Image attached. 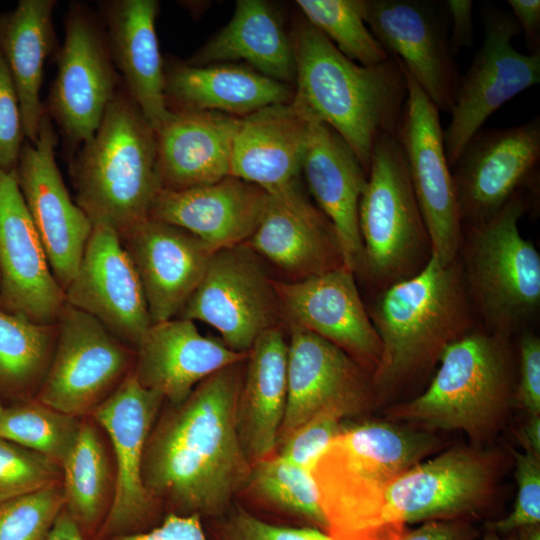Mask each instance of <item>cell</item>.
<instances>
[{
  "instance_id": "obj_1",
  "label": "cell",
  "mask_w": 540,
  "mask_h": 540,
  "mask_svg": "<svg viewBox=\"0 0 540 540\" xmlns=\"http://www.w3.org/2000/svg\"><path fill=\"white\" fill-rule=\"evenodd\" d=\"M245 361L215 372L158 415L146 442L142 479L168 512L214 520L244 491L251 462L238 434L237 402Z\"/></svg>"
},
{
  "instance_id": "obj_2",
  "label": "cell",
  "mask_w": 540,
  "mask_h": 540,
  "mask_svg": "<svg viewBox=\"0 0 540 540\" xmlns=\"http://www.w3.org/2000/svg\"><path fill=\"white\" fill-rule=\"evenodd\" d=\"M295 60L293 101L310 117L331 127L368 173L374 147L397 135L407 98V81L393 55L362 66L343 55L304 17L290 35Z\"/></svg>"
},
{
  "instance_id": "obj_3",
  "label": "cell",
  "mask_w": 540,
  "mask_h": 540,
  "mask_svg": "<svg viewBox=\"0 0 540 540\" xmlns=\"http://www.w3.org/2000/svg\"><path fill=\"white\" fill-rule=\"evenodd\" d=\"M369 316L382 349L373 384L382 392L425 370L473 328L457 260L443 265L433 254L419 272L383 289Z\"/></svg>"
},
{
  "instance_id": "obj_4",
  "label": "cell",
  "mask_w": 540,
  "mask_h": 540,
  "mask_svg": "<svg viewBox=\"0 0 540 540\" xmlns=\"http://www.w3.org/2000/svg\"><path fill=\"white\" fill-rule=\"evenodd\" d=\"M76 203L92 224L119 236L149 218L162 189L155 130L125 91H117L73 165Z\"/></svg>"
},
{
  "instance_id": "obj_5",
  "label": "cell",
  "mask_w": 540,
  "mask_h": 540,
  "mask_svg": "<svg viewBox=\"0 0 540 540\" xmlns=\"http://www.w3.org/2000/svg\"><path fill=\"white\" fill-rule=\"evenodd\" d=\"M438 446L432 434L397 424L344 425L311 469L327 533L338 540H373L369 511L374 496Z\"/></svg>"
},
{
  "instance_id": "obj_6",
  "label": "cell",
  "mask_w": 540,
  "mask_h": 540,
  "mask_svg": "<svg viewBox=\"0 0 540 540\" xmlns=\"http://www.w3.org/2000/svg\"><path fill=\"white\" fill-rule=\"evenodd\" d=\"M506 338L472 329L448 344L429 387L394 407L392 416L428 427L461 430L476 439L487 435L501 419L510 393Z\"/></svg>"
},
{
  "instance_id": "obj_7",
  "label": "cell",
  "mask_w": 540,
  "mask_h": 540,
  "mask_svg": "<svg viewBox=\"0 0 540 540\" xmlns=\"http://www.w3.org/2000/svg\"><path fill=\"white\" fill-rule=\"evenodd\" d=\"M528 204L518 193L489 220L467 226L461 272L469 301L487 330L504 336L540 305V255L518 226Z\"/></svg>"
},
{
  "instance_id": "obj_8",
  "label": "cell",
  "mask_w": 540,
  "mask_h": 540,
  "mask_svg": "<svg viewBox=\"0 0 540 540\" xmlns=\"http://www.w3.org/2000/svg\"><path fill=\"white\" fill-rule=\"evenodd\" d=\"M362 263L359 272L381 291L419 272L431 242L397 135L376 143L359 203Z\"/></svg>"
},
{
  "instance_id": "obj_9",
  "label": "cell",
  "mask_w": 540,
  "mask_h": 540,
  "mask_svg": "<svg viewBox=\"0 0 540 540\" xmlns=\"http://www.w3.org/2000/svg\"><path fill=\"white\" fill-rule=\"evenodd\" d=\"M495 474L490 456L471 448H452L423 460L374 496L371 532L379 540H400L407 524L464 518L488 502Z\"/></svg>"
},
{
  "instance_id": "obj_10",
  "label": "cell",
  "mask_w": 540,
  "mask_h": 540,
  "mask_svg": "<svg viewBox=\"0 0 540 540\" xmlns=\"http://www.w3.org/2000/svg\"><path fill=\"white\" fill-rule=\"evenodd\" d=\"M163 402L160 394L142 386L131 371L90 412L109 437L115 463L113 499L96 540L149 530L165 516L142 479L146 442Z\"/></svg>"
},
{
  "instance_id": "obj_11",
  "label": "cell",
  "mask_w": 540,
  "mask_h": 540,
  "mask_svg": "<svg viewBox=\"0 0 540 540\" xmlns=\"http://www.w3.org/2000/svg\"><path fill=\"white\" fill-rule=\"evenodd\" d=\"M56 327L53 357L34 398L80 417L90 413L132 371L135 351L67 302Z\"/></svg>"
},
{
  "instance_id": "obj_12",
  "label": "cell",
  "mask_w": 540,
  "mask_h": 540,
  "mask_svg": "<svg viewBox=\"0 0 540 540\" xmlns=\"http://www.w3.org/2000/svg\"><path fill=\"white\" fill-rule=\"evenodd\" d=\"M483 24V44L460 77L451 121L443 133L450 168L496 110L540 82V53L525 54L514 47L520 28L512 14L487 7Z\"/></svg>"
},
{
  "instance_id": "obj_13",
  "label": "cell",
  "mask_w": 540,
  "mask_h": 540,
  "mask_svg": "<svg viewBox=\"0 0 540 540\" xmlns=\"http://www.w3.org/2000/svg\"><path fill=\"white\" fill-rule=\"evenodd\" d=\"M179 317L215 328L232 350L247 353L282 316L270 279L245 243L216 250Z\"/></svg>"
},
{
  "instance_id": "obj_14",
  "label": "cell",
  "mask_w": 540,
  "mask_h": 540,
  "mask_svg": "<svg viewBox=\"0 0 540 540\" xmlns=\"http://www.w3.org/2000/svg\"><path fill=\"white\" fill-rule=\"evenodd\" d=\"M402 67L408 93L397 138L405 153L410 181L428 231L432 254L441 264L447 265L457 260L463 225L445 153L440 111Z\"/></svg>"
},
{
  "instance_id": "obj_15",
  "label": "cell",
  "mask_w": 540,
  "mask_h": 540,
  "mask_svg": "<svg viewBox=\"0 0 540 540\" xmlns=\"http://www.w3.org/2000/svg\"><path fill=\"white\" fill-rule=\"evenodd\" d=\"M540 117L508 127L480 129L451 166L462 225L481 224L522 188L536 185Z\"/></svg>"
},
{
  "instance_id": "obj_16",
  "label": "cell",
  "mask_w": 540,
  "mask_h": 540,
  "mask_svg": "<svg viewBox=\"0 0 540 540\" xmlns=\"http://www.w3.org/2000/svg\"><path fill=\"white\" fill-rule=\"evenodd\" d=\"M57 140L45 112L36 141L23 143L15 174L52 273L65 291L77 272L93 224L65 186L55 158Z\"/></svg>"
},
{
  "instance_id": "obj_17",
  "label": "cell",
  "mask_w": 540,
  "mask_h": 540,
  "mask_svg": "<svg viewBox=\"0 0 540 540\" xmlns=\"http://www.w3.org/2000/svg\"><path fill=\"white\" fill-rule=\"evenodd\" d=\"M433 1L363 0L364 21L400 60L439 111L451 112L460 75L448 36V13Z\"/></svg>"
},
{
  "instance_id": "obj_18",
  "label": "cell",
  "mask_w": 540,
  "mask_h": 540,
  "mask_svg": "<svg viewBox=\"0 0 540 540\" xmlns=\"http://www.w3.org/2000/svg\"><path fill=\"white\" fill-rule=\"evenodd\" d=\"M49 97L50 118L75 144L98 129L117 90L116 69L105 33L80 5L70 8Z\"/></svg>"
},
{
  "instance_id": "obj_19",
  "label": "cell",
  "mask_w": 540,
  "mask_h": 540,
  "mask_svg": "<svg viewBox=\"0 0 540 540\" xmlns=\"http://www.w3.org/2000/svg\"><path fill=\"white\" fill-rule=\"evenodd\" d=\"M65 301L134 351L152 325L144 290L119 234L94 224Z\"/></svg>"
},
{
  "instance_id": "obj_20",
  "label": "cell",
  "mask_w": 540,
  "mask_h": 540,
  "mask_svg": "<svg viewBox=\"0 0 540 540\" xmlns=\"http://www.w3.org/2000/svg\"><path fill=\"white\" fill-rule=\"evenodd\" d=\"M289 325L287 404L277 445L321 413L347 418L363 411L369 401L362 367L352 357L318 335Z\"/></svg>"
},
{
  "instance_id": "obj_21",
  "label": "cell",
  "mask_w": 540,
  "mask_h": 540,
  "mask_svg": "<svg viewBox=\"0 0 540 540\" xmlns=\"http://www.w3.org/2000/svg\"><path fill=\"white\" fill-rule=\"evenodd\" d=\"M65 302L15 169H0V307L37 323L54 324Z\"/></svg>"
},
{
  "instance_id": "obj_22",
  "label": "cell",
  "mask_w": 540,
  "mask_h": 540,
  "mask_svg": "<svg viewBox=\"0 0 540 540\" xmlns=\"http://www.w3.org/2000/svg\"><path fill=\"white\" fill-rule=\"evenodd\" d=\"M272 285L289 324L331 342L374 372L381 342L352 271L340 267L300 281L272 280Z\"/></svg>"
},
{
  "instance_id": "obj_23",
  "label": "cell",
  "mask_w": 540,
  "mask_h": 540,
  "mask_svg": "<svg viewBox=\"0 0 540 540\" xmlns=\"http://www.w3.org/2000/svg\"><path fill=\"white\" fill-rule=\"evenodd\" d=\"M120 239L140 278L152 324L180 313L215 252L193 234L151 218Z\"/></svg>"
},
{
  "instance_id": "obj_24",
  "label": "cell",
  "mask_w": 540,
  "mask_h": 540,
  "mask_svg": "<svg viewBox=\"0 0 540 540\" xmlns=\"http://www.w3.org/2000/svg\"><path fill=\"white\" fill-rule=\"evenodd\" d=\"M245 244L293 281L344 267L333 226L306 197L299 180L267 193L260 223Z\"/></svg>"
},
{
  "instance_id": "obj_25",
  "label": "cell",
  "mask_w": 540,
  "mask_h": 540,
  "mask_svg": "<svg viewBox=\"0 0 540 540\" xmlns=\"http://www.w3.org/2000/svg\"><path fill=\"white\" fill-rule=\"evenodd\" d=\"M247 354L202 335L191 320L172 318L146 331L135 350L132 372L142 386L174 406L207 377L246 360Z\"/></svg>"
},
{
  "instance_id": "obj_26",
  "label": "cell",
  "mask_w": 540,
  "mask_h": 540,
  "mask_svg": "<svg viewBox=\"0 0 540 540\" xmlns=\"http://www.w3.org/2000/svg\"><path fill=\"white\" fill-rule=\"evenodd\" d=\"M267 201L262 188L233 176L186 188H162L149 218L181 228L219 250L245 243L258 227Z\"/></svg>"
},
{
  "instance_id": "obj_27",
  "label": "cell",
  "mask_w": 540,
  "mask_h": 540,
  "mask_svg": "<svg viewBox=\"0 0 540 540\" xmlns=\"http://www.w3.org/2000/svg\"><path fill=\"white\" fill-rule=\"evenodd\" d=\"M301 172L318 208L333 226L344 267L359 272L363 252L359 203L368 173L348 144L331 127L313 118Z\"/></svg>"
},
{
  "instance_id": "obj_28",
  "label": "cell",
  "mask_w": 540,
  "mask_h": 540,
  "mask_svg": "<svg viewBox=\"0 0 540 540\" xmlns=\"http://www.w3.org/2000/svg\"><path fill=\"white\" fill-rule=\"evenodd\" d=\"M310 117L292 100L240 118L231 152L230 176L273 193L298 181Z\"/></svg>"
},
{
  "instance_id": "obj_29",
  "label": "cell",
  "mask_w": 540,
  "mask_h": 540,
  "mask_svg": "<svg viewBox=\"0 0 540 540\" xmlns=\"http://www.w3.org/2000/svg\"><path fill=\"white\" fill-rule=\"evenodd\" d=\"M158 8L156 0L102 4L112 62L124 79L126 92L155 132L170 111L155 28Z\"/></svg>"
},
{
  "instance_id": "obj_30",
  "label": "cell",
  "mask_w": 540,
  "mask_h": 540,
  "mask_svg": "<svg viewBox=\"0 0 540 540\" xmlns=\"http://www.w3.org/2000/svg\"><path fill=\"white\" fill-rule=\"evenodd\" d=\"M239 121L219 112L170 109L156 131L162 188L186 189L230 176Z\"/></svg>"
},
{
  "instance_id": "obj_31",
  "label": "cell",
  "mask_w": 540,
  "mask_h": 540,
  "mask_svg": "<svg viewBox=\"0 0 540 540\" xmlns=\"http://www.w3.org/2000/svg\"><path fill=\"white\" fill-rule=\"evenodd\" d=\"M288 341L281 328L249 349L237 402L238 434L250 462L276 453L287 404Z\"/></svg>"
},
{
  "instance_id": "obj_32",
  "label": "cell",
  "mask_w": 540,
  "mask_h": 540,
  "mask_svg": "<svg viewBox=\"0 0 540 540\" xmlns=\"http://www.w3.org/2000/svg\"><path fill=\"white\" fill-rule=\"evenodd\" d=\"M165 96L176 108L211 111L242 118L264 107L290 103L294 88L247 65L234 63L165 70Z\"/></svg>"
},
{
  "instance_id": "obj_33",
  "label": "cell",
  "mask_w": 540,
  "mask_h": 540,
  "mask_svg": "<svg viewBox=\"0 0 540 540\" xmlns=\"http://www.w3.org/2000/svg\"><path fill=\"white\" fill-rule=\"evenodd\" d=\"M236 61L276 81L295 83L291 37L265 1H237L230 21L185 63L206 66Z\"/></svg>"
},
{
  "instance_id": "obj_34",
  "label": "cell",
  "mask_w": 540,
  "mask_h": 540,
  "mask_svg": "<svg viewBox=\"0 0 540 540\" xmlns=\"http://www.w3.org/2000/svg\"><path fill=\"white\" fill-rule=\"evenodd\" d=\"M55 0H20L0 14V52L19 99L25 138L36 141L45 114L40 100L45 61L55 40Z\"/></svg>"
},
{
  "instance_id": "obj_35",
  "label": "cell",
  "mask_w": 540,
  "mask_h": 540,
  "mask_svg": "<svg viewBox=\"0 0 540 540\" xmlns=\"http://www.w3.org/2000/svg\"><path fill=\"white\" fill-rule=\"evenodd\" d=\"M61 471L65 511L86 540H96L111 507L115 475L93 419L81 420L77 439Z\"/></svg>"
},
{
  "instance_id": "obj_36",
  "label": "cell",
  "mask_w": 540,
  "mask_h": 540,
  "mask_svg": "<svg viewBox=\"0 0 540 540\" xmlns=\"http://www.w3.org/2000/svg\"><path fill=\"white\" fill-rule=\"evenodd\" d=\"M56 337V323H37L0 307V398L14 403L36 396Z\"/></svg>"
},
{
  "instance_id": "obj_37",
  "label": "cell",
  "mask_w": 540,
  "mask_h": 540,
  "mask_svg": "<svg viewBox=\"0 0 540 540\" xmlns=\"http://www.w3.org/2000/svg\"><path fill=\"white\" fill-rule=\"evenodd\" d=\"M244 491L267 508L327 533V520L311 470L274 453L251 463Z\"/></svg>"
},
{
  "instance_id": "obj_38",
  "label": "cell",
  "mask_w": 540,
  "mask_h": 540,
  "mask_svg": "<svg viewBox=\"0 0 540 540\" xmlns=\"http://www.w3.org/2000/svg\"><path fill=\"white\" fill-rule=\"evenodd\" d=\"M80 425L79 417L32 398L5 406L0 437L33 450L61 467L77 439Z\"/></svg>"
},
{
  "instance_id": "obj_39",
  "label": "cell",
  "mask_w": 540,
  "mask_h": 540,
  "mask_svg": "<svg viewBox=\"0 0 540 540\" xmlns=\"http://www.w3.org/2000/svg\"><path fill=\"white\" fill-rule=\"evenodd\" d=\"M296 5L310 24L357 64L373 66L390 58L364 21L363 0H298Z\"/></svg>"
},
{
  "instance_id": "obj_40",
  "label": "cell",
  "mask_w": 540,
  "mask_h": 540,
  "mask_svg": "<svg viewBox=\"0 0 540 540\" xmlns=\"http://www.w3.org/2000/svg\"><path fill=\"white\" fill-rule=\"evenodd\" d=\"M63 507L61 481L0 502V540H46Z\"/></svg>"
},
{
  "instance_id": "obj_41",
  "label": "cell",
  "mask_w": 540,
  "mask_h": 540,
  "mask_svg": "<svg viewBox=\"0 0 540 540\" xmlns=\"http://www.w3.org/2000/svg\"><path fill=\"white\" fill-rule=\"evenodd\" d=\"M61 479L58 464L0 437V502L40 490Z\"/></svg>"
},
{
  "instance_id": "obj_42",
  "label": "cell",
  "mask_w": 540,
  "mask_h": 540,
  "mask_svg": "<svg viewBox=\"0 0 540 540\" xmlns=\"http://www.w3.org/2000/svg\"><path fill=\"white\" fill-rule=\"evenodd\" d=\"M205 530L210 540H338L315 527L267 522L240 506L210 520Z\"/></svg>"
},
{
  "instance_id": "obj_43",
  "label": "cell",
  "mask_w": 540,
  "mask_h": 540,
  "mask_svg": "<svg viewBox=\"0 0 540 540\" xmlns=\"http://www.w3.org/2000/svg\"><path fill=\"white\" fill-rule=\"evenodd\" d=\"M517 494L512 511L488 529L508 534L540 523V458L531 452H513Z\"/></svg>"
},
{
  "instance_id": "obj_44",
  "label": "cell",
  "mask_w": 540,
  "mask_h": 540,
  "mask_svg": "<svg viewBox=\"0 0 540 540\" xmlns=\"http://www.w3.org/2000/svg\"><path fill=\"white\" fill-rule=\"evenodd\" d=\"M345 418L335 412H324L312 418L278 445L282 458L311 470L320 455L341 432Z\"/></svg>"
},
{
  "instance_id": "obj_45",
  "label": "cell",
  "mask_w": 540,
  "mask_h": 540,
  "mask_svg": "<svg viewBox=\"0 0 540 540\" xmlns=\"http://www.w3.org/2000/svg\"><path fill=\"white\" fill-rule=\"evenodd\" d=\"M24 138L18 95L0 52V169H15Z\"/></svg>"
},
{
  "instance_id": "obj_46",
  "label": "cell",
  "mask_w": 540,
  "mask_h": 540,
  "mask_svg": "<svg viewBox=\"0 0 540 540\" xmlns=\"http://www.w3.org/2000/svg\"><path fill=\"white\" fill-rule=\"evenodd\" d=\"M520 378L516 400L529 414L540 415V339L525 333L519 342Z\"/></svg>"
},
{
  "instance_id": "obj_47",
  "label": "cell",
  "mask_w": 540,
  "mask_h": 540,
  "mask_svg": "<svg viewBox=\"0 0 540 540\" xmlns=\"http://www.w3.org/2000/svg\"><path fill=\"white\" fill-rule=\"evenodd\" d=\"M102 540H210L198 516L168 512L155 527L138 533L117 535Z\"/></svg>"
},
{
  "instance_id": "obj_48",
  "label": "cell",
  "mask_w": 540,
  "mask_h": 540,
  "mask_svg": "<svg viewBox=\"0 0 540 540\" xmlns=\"http://www.w3.org/2000/svg\"><path fill=\"white\" fill-rule=\"evenodd\" d=\"M476 533L464 518L431 520L406 530L400 540H474Z\"/></svg>"
},
{
  "instance_id": "obj_49",
  "label": "cell",
  "mask_w": 540,
  "mask_h": 540,
  "mask_svg": "<svg viewBox=\"0 0 540 540\" xmlns=\"http://www.w3.org/2000/svg\"><path fill=\"white\" fill-rule=\"evenodd\" d=\"M445 9L452 21L449 45L454 56L463 49L474 45L473 1L447 0Z\"/></svg>"
},
{
  "instance_id": "obj_50",
  "label": "cell",
  "mask_w": 540,
  "mask_h": 540,
  "mask_svg": "<svg viewBox=\"0 0 540 540\" xmlns=\"http://www.w3.org/2000/svg\"><path fill=\"white\" fill-rule=\"evenodd\" d=\"M520 31H523L529 54L540 53V1L509 0Z\"/></svg>"
},
{
  "instance_id": "obj_51",
  "label": "cell",
  "mask_w": 540,
  "mask_h": 540,
  "mask_svg": "<svg viewBox=\"0 0 540 540\" xmlns=\"http://www.w3.org/2000/svg\"><path fill=\"white\" fill-rule=\"evenodd\" d=\"M46 540H86V538L63 507Z\"/></svg>"
},
{
  "instance_id": "obj_52",
  "label": "cell",
  "mask_w": 540,
  "mask_h": 540,
  "mask_svg": "<svg viewBox=\"0 0 540 540\" xmlns=\"http://www.w3.org/2000/svg\"><path fill=\"white\" fill-rule=\"evenodd\" d=\"M521 439L526 450L540 458V415L529 414L521 428Z\"/></svg>"
},
{
  "instance_id": "obj_53",
  "label": "cell",
  "mask_w": 540,
  "mask_h": 540,
  "mask_svg": "<svg viewBox=\"0 0 540 540\" xmlns=\"http://www.w3.org/2000/svg\"><path fill=\"white\" fill-rule=\"evenodd\" d=\"M482 540H528L524 529L517 530L508 534H498L490 531L484 535Z\"/></svg>"
},
{
  "instance_id": "obj_54",
  "label": "cell",
  "mask_w": 540,
  "mask_h": 540,
  "mask_svg": "<svg viewBox=\"0 0 540 540\" xmlns=\"http://www.w3.org/2000/svg\"><path fill=\"white\" fill-rule=\"evenodd\" d=\"M528 540H540L539 525L527 527L524 529Z\"/></svg>"
},
{
  "instance_id": "obj_55",
  "label": "cell",
  "mask_w": 540,
  "mask_h": 540,
  "mask_svg": "<svg viewBox=\"0 0 540 540\" xmlns=\"http://www.w3.org/2000/svg\"><path fill=\"white\" fill-rule=\"evenodd\" d=\"M4 409H5V406L2 404L1 400H0V421H1V418H2V415H3V412H4Z\"/></svg>"
}]
</instances>
